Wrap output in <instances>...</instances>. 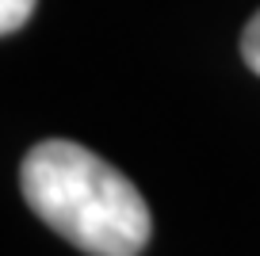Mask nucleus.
<instances>
[{
    "mask_svg": "<svg viewBox=\"0 0 260 256\" xmlns=\"http://www.w3.org/2000/svg\"><path fill=\"white\" fill-rule=\"evenodd\" d=\"M19 191L50 230L88 256H142L153 237L138 187L104 157L65 138L27 149Z\"/></svg>",
    "mask_w": 260,
    "mask_h": 256,
    "instance_id": "f257e3e1",
    "label": "nucleus"
},
{
    "mask_svg": "<svg viewBox=\"0 0 260 256\" xmlns=\"http://www.w3.org/2000/svg\"><path fill=\"white\" fill-rule=\"evenodd\" d=\"M35 4H39V0H0V31H4V35H16L19 27L31 19Z\"/></svg>",
    "mask_w": 260,
    "mask_h": 256,
    "instance_id": "f03ea898",
    "label": "nucleus"
},
{
    "mask_svg": "<svg viewBox=\"0 0 260 256\" xmlns=\"http://www.w3.org/2000/svg\"><path fill=\"white\" fill-rule=\"evenodd\" d=\"M241 57H245V65L260 77V12L245 23V31H241Z\"/></svg>",
    "mask_w": 260,
    "mask_h": 256,
    "instance_id": "7ed1b4c3",
    "label": "nucleus"
}]
</instances>
